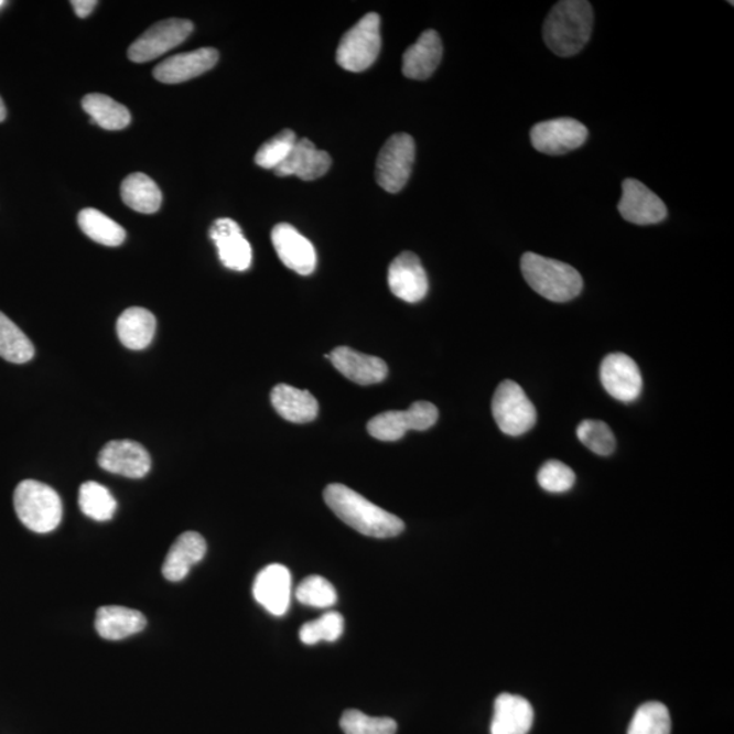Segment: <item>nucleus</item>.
<instances>
[{
	"mask_svg": "<svg viewBox=\"0 0 734 734\" xmlns=\"http://www.w3.org/2000/svg\"><path fill=\"white\" fill-rule=\"evenodd\" d=\"M207 552V543L197 532L180 535L169 550L165 562L162 564V574L168 581H183L195 564L203 561Z\"/></svg>",
	"mask_w": 734,
	"mask_h": 734,
	"instance_id": "412c9836",
	"label": "nucleus"
},
{
	"mask_svg": "<svg viewBox=\"0 0 734 734\" xmlns=\"http://www.w3.org/2000/svg\"><path fill=\"white\" fill-rule=\"evenodd\" d=\"M3 6H4L3 0H0V8H3Z\"/></svg>",
	"mask_w": 734,
	"mask_h": 734,
	"instance_id": "a19ab883",
	"label": "nucleus"
},
{
	"mask_svg": "<svg viewBox=\"0 0 734 734\" xmlns=\"http://www.w3.org/2000/svg\"><path fill=\"white\" fill-rule=\"evenodd\" d=\"M576 436L587 449L598 456H609L616 447V439L607 423L586 419L576 428Z\"/></svg>",
	"mask_w": 734,
	"mask_h": 734,
	"instance_id": "c9c22d12",
	"label": "nucleus"
},
{
	"mask_svg": "<svg viewBox=\"0 0 734 734\" xmlns=\"http://www.w3.org/2000/svg\"><path fill=\"white\" fill-rule=\"evenodd\" d=\"M271 240L278 258L289 270L302 277L311 276L316 270V249L295 227L278 224L272 229Z\"/></svg>",
	"mask_w": 734,
	"mask_h": 734,
	"instance_id": "ddd939ff",
	"label": "nucleus"
},
{
	"mask_svg": "<svg viewBox=\"0 0 734 734\" xmlns=\"http://www.w3.org/2000/svg\"><path fill=\"white\" fill-rule=\"evenodd\" d=\"M493 415L499 430L510 436L528 433L538 419L532 401L523 389L511 380L500 382L495 390Z\"/></svg>",
	"mask_w": 734,
	"mask_h": 734,
	"instance_id": "423d86ee",
	"label": "nucleus"
},
{
	"mask_svg": "<svg viewBox=\"0 0 734 734\" xmlns=\"http://www.w3.org/2000/svg\"><path fill=\"white\" fill-rule=\"evenodd\" d=\"M82 108L90 116V121L108 131H119L131 122V114L125 105L105 95L91 93L82 101Z\"/></svg>",
	"mask_w": 734,
	"mask_h": 734,
	"instance_id": "cd10ccee",
	"label": "nucleus"
},
{
	"mask_svg": "<svg viewBox=\"0 0 734 734\" xmlns=\"http://www.w3.org/2000/svg\"><path fill=\"white\" fill-rule=\"evenodd\" d=\"M345 632V619L339 612H326L317 620L305 623L301 627L300 638L305 645H316L319 643H335Z\"/></svg>",
	"mask_w": 734,
	"mask_h": 734,
	"instance_id": "473e14b6",
	"label": "nucleus"
},
{
	"mask_svg": "<svg viewBox=\"0 0 734 734\" xmlns=\"http://www.w3.org/2000/svg\"><path fill=\"white\" fill-rule=\"evenodd\" d=\"M296 141H299V138H296L294 131L283 130L261 145L258 153H256L255 162L260 168L276 171L288 159Z\"/></svg>",
	"mask_w": 734,
	"mask_h": 734,
	"instance_id": "e433bc0d",
	"label": "nucleus"
},
{
	"mask_svg": "<svg viewBox=\"0 0 734 734\" xmlns=\"http://www.w3.org/2000/svg\"><path fill=\"white\" fill-rule=\"evenodd\" d=\"M442 52L440 34L435 31L423 32L417 43L404 52L403 74L410 79H429L440 66Z\"/></svg>",
	"mask_w": 734,
	"mask_h": 734,
	"instance_id": "5701e85b",
	"label": "nucleus"
},
{
	"mask_svg": "<svg viewBox=\"0 0 734 734\" xmlns=\"http://www.w3.org/2000/svg\"><path fill=\"white\" fill-rule=\"evenodd\" d=\"M593 21L590 2L585 0L558 2L544 22L543 37L547 46L561 57L580 54L590 43Z\"/></svg>",
	"mask_w": 734,
	"mask_h": 734,
	"instance_id": "f03ea898",
	"label": "nucleus"
},
{
	"mask_svg": "<svg viewBox=\"0 0 734 734\" xmlns=\"http://www.w3.org/2000/svg\"><path fill=\"white\" fill-rule=\"evenodd\" d=\"M209 237L217 245L220 261L229 270L242 272L252 265V248L235 220H215L209 229Z\"/></svg>",
	"mask_w": 734,
	"mask_h": 734,
	"instance_id": "f3484780",
	"label": "nucleus"
},
{
	"mask_svg": "<svg viewBox=\"0 0 734 734\" xmlns=\"http://www.w3.org/2000/svg\"><path fill=\"white\" fill-rule=\"evenodd\" d=\"M271 403L279 415L291 423H309L317 418L319 403L309 390L279 384L272 389Z\"/></svg>",
	"mask_w": 734,
	"mask_h": 734,
	"instance_id": "393cba45",
	"label": "nucleus"
},
{
	"mask_svg": "<svg viewBox=\"0 0 734 734\" xmlns=\"http://www.w3.org/2000/svg\"><path fill=\"white\" fill-rule=\"evenodd\" d=\"M439 408L430 401H417L407 411H387L371 418L367 431L378 441L393 442L403 439L408 430L424 431L439 421Z\"/></svg>",
	"mask_w": 734,
	"mask_h": 734,
	"instance_id": "6e6552de",
	"label": "nucleus"
},
{
	"mask_svg": "<svg viewBox=\"0 0 734 734\" xmlns=\"http://www.w3.org/2000/svg\"><path fill=\"white\" fill-rule=\"evenodd\" d=\"M293 593V580L288 568L273 563L256 576L253 596L261 607L273 616L288 612Z\"/></svg>",
	"mask_w": 734,
	"mask_h": 734,
	"instance_id": "dca6fc26",
	"label": "nucleus"
},
{
	"mask_svg": "<svg viewBox=\"0 0 734 734\" xmlns=\"http://www.w3.org/2000/svg\"><path fill=\"white\" fill-rule=\"evenodd\" d=\"M219 54L214 48H199L174 55L154 68V78L162 84L176 85L207 73L218 63Z\"/></svg>",
	"mask_w": 734,
	"mask_h": 734,
	"instance_id": "a211bd4d",
	"label": "nucleus"
},
{
	"mask_svg": "<svg viewBox=\"0 0 734 734\" xmlns=\"http://www.w3.org/2000/svg\"><path fill=\"white\" fill-rule=\"evenodd\" d=\"M78 504L85 516L101 522L112 520L118 509L112 493L97 482H86L80 486Z\"/></svg>",
	"mask_w": 734,
	"mask_h": 734,
	"instance_id": "7c9ffc66",
	"label": "nucleus"
},
{
	"mask_svg": "<svg viewBox=\"0 0 734 734\" xmlns=\"http://www.w3.org/2000/svg\"><path fill=\"white\" fill-rule=\"evenodd\" d=\"M332 159L326 151L319 150L309 139H299L293 150L276 171L277 176H295L305 182L323 177L330 171Z\"/></svg>",
	"mask_w": 734,
	"mask_h": 734,
	"instance_id": "aec40b11",
	"label": "nucleus"
},
{
	"mask_svg": "<svg viewBox=\"0 0 734 734\" xmlns=\"http://www.w3.org/2000/svg\"><path fill=\"white\" fill-rule=\"evenodd\" d=\"M121 199L133 212L154 214L161 207L162 194L148 174L132 173L121 184Z\"/></svg>",
	"mask_w": 734,
	"mask_h": 734,
	"instance_id": "bb28decb",
	"label": "nucleus"
},
{
	"mask_svg": "<svg viewBox=\"0 0 734 734\" xmlns=\"http://www.w3.org/2000/svg\"><path fill=\"white\" fill-rule=\"evenodd\" d=\"M0 357L17 365L26 364L34 357L31 339L2 312H0Z\"/></svg>",
	"mask_w": 734,
	"mask_h": 734,
	"instance_id": "c756f323",
	"label": "nucleus"
},
{
	"mask_svg": "<svg viewBox=\"0 0 734 734\" xmlns=\"http://www.w3.org/2000/svg\"><path fill=\"white\" fill-rule=\"evenodd\" d=\"M415 142L408 133L390 137L377 156L376 179L389 194H398L411 176Z\"/></svg>",
	"mask_w": 734,
	"mask_h": 734,
	"instance_id": "0eeeda50",
	"label": "nucleus"
},
{
	"mask_svg": "<svg viewBox=\"0 0 734 734\" xmlns=\"http://www.w3.org/2000/svg\"><path fill=\"white\" fill-rule=\"evenodd\" d=\"M78 224L87 237L105 247H119L126 241V230L96 208L82 209L78 215Z\"/></svg>",
	"mask_w": 734,
	"mask_h": 734,
	"instance_id": "c85d7f7f",
	"label": "nucleus"
},
{
	"mask_svg": "<svg viewBox=\"0 0 734 734\" xmlns=\"http://www.w3.org/2000/svg\"><path fill=\"white\" fill-rule=\"evenodd\" d=\"M97 4L96 0H73L72 2L75 14H77L79 19H86L87 15H90Z\"/></svg>",
	"mask_w": 734,
	"mask_h": 734,
	"instance_id": "58836bf2",
	"label": "nucleus"
},
{
	"mask_svg": "<svg viewBox=\"0 0 734 734\" xmlns=\"http://www.w3.org/2000/svg\"><path fill=\"white\" fill-rule=\"evenodd\" d=\"M295 597L301 604L313 608H330L337 602L334 585L322 575H309L296 587Z\"/></svg>",
	"mask_w": 734,
	"mask_h": 734,
	"instance_id": "f704fd0d",
	"label": "nucleus"
},
{
	"mask_svg": "<svg viewBox=\"0 0 734 734\" xmlns=\"http://www.w3.org/2000/svg\"><path fill=\"white\" fill-rule=\"evenodd\" d=\"M324 500L343 522L370 538H395L404 530V522L398 516L371 504L363 495L339 483L324 489Z\"/></svg>",
	"mask_w": 734,
	"mask_h": 734,
	"instance_id": "f257e3e1",
	"label": "nucleus"
},
{
	"mask_svg": "<svg viewBox=\"0 0 734 734\" xmlns=\"http://www.w3.org/2000/svg\"><path fill=\"white\" fill-rule=\"evenodd\" d=\"M345 734H396L398 724L388 716H370L359 710H347L341 719Z\"/></svg>",
	"mask_w": 734,
	"mask_h": 734,
	"instance_id": "72a5a7b5",
	"label": "nucleus"
},
{
	"mask_svg": "<svg viewBox=\"0 0 734 734\" xmlns=\"http://www.w3.org/2000/svg\"><path fill=\"white\" fill-rule=\"evenodd\" d=\"M671 714L666 704L648 702L635 712L627 734H671Z\"/></svg>",
	"mask_w": 734,
	"mask_h": 734,
	"instance_id": "2f4dec72",
	"label": "nucleus"
},
{
	"mask_svg": "<svg viewBox=\"0 0 734 734\" xmlns=\"http://www.w3.org/2000/svg\"><path fill=\"white\" fill-rule=\"evenodd\" d=\"M337 371L358 386H373L386 380L388 365L381 358L355 352L349 347H337L330 354Z\"/></svg>",
	"mask_w": 734,
	"mask_h": 734,
	"instance_id": "6ab92c4d",
	"label": "nucleus"
},
{
	"mask_svg": "<svg viewBox=\"0 0 734 734\" xmlns=\"http://www.w3.org/2000/svg\"><path fill=\"white\" fill-rule=\"evenodd\" d=\"M98 464L110 474L141 479L151 468L150 454L136 441H110L98 454Z\"/></svg>",
	"mask_w": 734,
	"mask_h": 734,
	"instance_id": "4468645a",
	"label": "nucleus"
},
{
	"mask_svg": "<svg viewBox=\"0 0 734 734\" xmlns=\"http://www.w3.org/2000/svg\"><path fill=\"white\" fill-rule=\"evenodd\" d=\"M617 209L627 223L648 226L662 223L667 218L666 203L650 191L648 186L635 179H627L623 183V194Z\"/></svg>",
	"mask_w": 734,
	"mask_h": 734,
	"instance_id": "f8f14e48",
	"label": "nucleus"
},
{
	"mask_svg": "<svg viewBox=\"0 0 734 734\" xmlns=\"http://www.w3.org/2000/svg\"><path fill=\"white\" fill-rule=\"evenodd\" d=\"M600 380L612 398L622 403H633L643 393L644 380L637 363L623 353L604 358L600 367Z\"/></svg>",
	"mask_w": 734,
	"mask_h": 734,
	"instance_id": "9b49d317",
	"label": "nucleus"
},
{
	"mask_svg": "<svg viewBox=\"0 0 734 734\" xmlns=\"http://www.w3.org/2000/svg\"><path fill=\"white\" fill-rule=\"evenodd\" d=\"M192 31L194 23L188 20L172 19L155 23L130 46L128 57L136 63L154 61L183 44Z\"/></svg>",
	"mask_w": 734,
	"mask_h": 734,
	"instance_id": "1a4fd4ad",
	"label": "nucleus"
},
{
	"mask_svg": "<svg viewBox=\"0 0 734 734\" xmlns=\"http://www.w3.org/2000/svg\"><path fill=\"white\" fill-rule=\"evenodd\" d=\"M380 15L369 13L349 29L336 51V62L352 73H363L376 62L381 50Z\"/></svg>",
	"mask_w": 734,
	"mask_h": 734,
	"instance_id": "39448f33",
	"label": "nucleus"
},
{
	"mask_svg": "<svg viewBox=\"0 0 734 734\" xmlns=\"http://www.w3.org/2000/svg\"><path fill=\"white\" fill-rule=\"evenodd\" d=\"M587 128L581 121L561 118L538 122L530 130V142L547 155H563L586 142Z\"/></svg>",
	"mask_w": 734,
	"mask_h": 734,
	"instance_id": "9d476101",
	"label": "nucleus"
},
{
	"mask_svg": "<svg viewBox=\"0 0 734 734\" xmlns=\"http://www.w3.org/2000/svg\"><path fill=\"white\" fill-rule=\"evenodd\" d=\"M521 272L536 293L552 302L574 300L584 288L581 273L574 267L538 253L522 256Z\"/></svg>",
	"mask_w": 734,
	"mask_h": 734,
	"instance_id": "7ed1b4c3",
	"label": "nucleus"
},
{
	"mask_svg": "<svg viewBox=\"0 0 734 734\" xmlns=\"http://www.w3.org/2000/svg\"><path fill=\"white\" fill-rule=\"evenodd\" d=\"M388 284L398 299L406 302L422 301L428 295L429 278L427 271L412 252H403L388 268Z\"/></svg>",
	"mask_w": 734,
	"mask_h": 734,
	"instance_id": "2eb2a0df",
	"label": "nucleus"
},
{
	"mask_svg": "<svg viewBox=\"0 0 734 734\" xmlns=\"http://www.w3.org/2000/svg\"><path fill=\"white\" fill-rule=\"evenodd\" d=\"M533 715V708L526 698L500 693L494 703L492 734H528Z\"/></svg>",
	"mask_w": 734,
	"mask_h": 734,
	"instance_id": "4be33fe9",
	"label": "nucleus"
},
{
	"mask_svg": "<svg viewBox=\"0 0 734 734\" xmlns=\"http://www.w3.org/2000/svg\"><path fill=\"white\" fill-rule=\"evenodd\" d=\"M6 115H8V112H6L4 102L2 98H0V122L4 121Z\"/></svg>",
	"mask_w": 734,
	"mask_h": 734,
	"instance_id": "ea45409f",
	"label": "nucleus"
},
{
	"mask_svg": "<svg viewBox=\"0 0 734 734\" xmlns=\"http://www.w3.org/2000/svg\"><path fill=\"white\" fill-rule=\"evenodd\" d=\"M14 509L20 521L37 533L60 527L63 505L54 488L37 481H23L14 492Z\"/></svg>",
	"mask_w": 734,
	"mask_h": 734,
	"instance_id": "20e7f679",
	"label": "nucleus"
},
{
	"mask_svg": "<svg viewBox=\"0 0 734 734\" xmlns=\"http://www.w3.org/2000/svg\"><path fill=\"white\" fill-rule=\"evenodd\" d=\"M95 625L101 638L120 640L143 632L148 620L137 609L107 605L97 611Z\"/></svg>",
	"mask_w": 734,
	"mask_h": 734,
	"instance_id": "b1692460",
	"label": "nucleus"
},
{
	"mask_svg": "<svg viewBox=\"0 0 734 734\" xmlns=\"http://www.w3.org/2000/svg\"><path fill=\"white\" fill-rule=\"evenodd\" d=\"M156 330L154 314L144 307H130L121 313L116 331L121 345L130 349H144L153 342Z\"/></svg>",
	"mask_w": 734,
	"mask_h": 734,
	"instance_id": "a878e982",
	"label": "nucleus"
},
{
	"mask_svg": "<svg viewBox=\"0 0 734 734\" xmlns=\"http://www.w3.org/2000/svg\"><path fill=\"white\" fill-rule=\"evenodd\" d=\"M538 482L546 492L553 494L566 493L574 486L575 474L569 465L558 462V460H550L540 468Z\"/></svg>",
	"mask_w": 734,
	"mask_h": 734,
	"instance_id": "4c0bfd02",
	"label": "nucleus"
}]
</instances>
